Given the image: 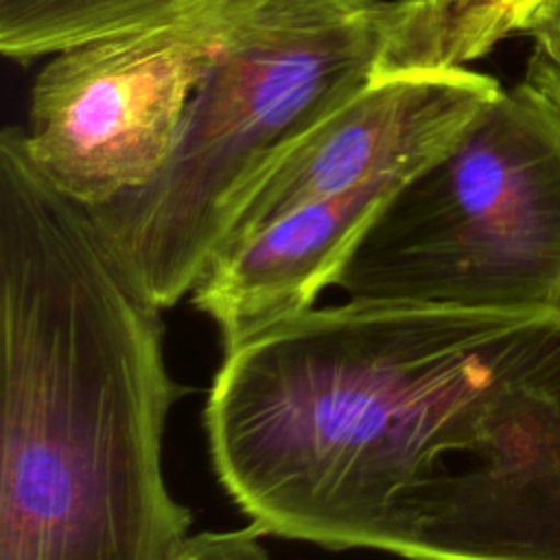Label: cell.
Segmentation results:
<instances>
[{
  "instance_id": "6da1fadb",
  "label": "cell",
  "mask_w": 560,
  "mask_h": 560,
  "mask_svg": "<svg viewBox=\"0 0 560 560\" xmlns=\"http://www.w3.org/2000/svg\"><path fill=\"white\" fill-rule=\"evenodd\" d=\"M160 308L92 217L0 136V560H177Z\"/></svg>"
},
{
  "instance_id": "7a4b0ae2",
  "label": "cell",
  "mask_w": 560,
  "mask_h": 560,
  "mask_svg": "<svg viewBox=\"0 0 560 560\" xmlns=\"http://www.w3.org/2000/svg\"><path fill=\"white\" fill-rule=\"evenodd\" d=\"M518 313L348 298L223 352L203 407L219 483L265 536L398 556Z\"/></svg>"
},
{
  "instance_id": "3957f363",
  "label": "cell",
  "mask_w": 560,
  "mask_h": 560,
  "mask_svg": "<svg viewBox=\"0 0 560 560\" xmlns=\"http://www.w3.org/2000/svg\"><path fill=\"white\" fill-rule=\"evenodd\" d=\"M389 0H381L230 44L192 94L160 175L105 206H83L151 304L164 311L190 295L254 175L383 66Z\"/></svg>"
},
{
  "instance_id": "277c9868",
  "label": "cell",
  "mask_w": 560,
  "mask_h": 560,
  "mask_svg": "<svg viewBox=\"0 0 560 560\" xmlns=\"http://www.w3.org/2000/svg\"><path fill=\"white\" fill-rule=\"evenodd\" d=\"M330 287L348 298L560 313V109L527 81L387 201Z\"/></svg>"
},
{
  "instance_id": "5b68a950",
  "label": "cell",
  "mask_w": 560,
  "mask_h": 560,
  "mask_svg": "<svg viewBox=\"0 0 560 560\" xmlns=\"http://www.w3.org/2000/svg\"><path fill=\"white\" fill-rule=\"evenodd\" d=\"M372 0H232L182 24L90 39L46 59L28 92L24 147L85 208L153 182L188 103L223 50L280 22L363 11Z\"/></svg>"
},
{
  "instance_id": "8992f818",
  "label": "cell",
  "mask_w": 560,
  "mask_h": 560,
  "mask_svg": "<svg viewBox=\"0 0 560 560\" xmlns=\"http://www.w3.org/2000/svg\"><path fill=\"white\" fill-rule=\"evenodd\" d=\"M501 92L497 79L466 66H381L254 175L217 252L304 203L381 177H413L444 155Z\"/></svg>"
},
{
  "instance_id": "52a82bcc",
  "label": "cell",
  "mask_w": 560,
  "mask_h": 560,
  "mask_svg": "<svg viewBox=\"0 0 560 560\" xmlns=\"http://www.w3.org/2000/svg\"><path fill=\"white\" fill-rule=\"evenodd\" d=\"M232 0H0V52L18 63L151 26L182 24Z\"/></svg>"
},
{
  "instance_id": "ba28073f",
  "label": "cell",
  "mask_w": 560,
  "mask_h": 560,
  "mask_svg": "<svg viewBox=\"0 0 560 560\" xmlns=\"http://www.w3.org/2000/svg\"><path fill=\"white\" fill-rule=\"evenodd\" d=\"M503 35L486 0H389L385 68H464Z\"/></svg>"
},
{
  "instance_id": "9c48e42d",
  "label": "cell",
  "mask_w": 560,
  "mask_h": 560,
  "mask_svg": "<svg viewBox=\"0 0 560 560\" xmlns=\"http://www.w3.org/2000/svg\"><path fill=\"white\" fill-rule=\"evenodd\" d=\"M262 538L254 525L190 534L177 560H271Z\"/></svg>"
},
{
  "instance_id": "30bf717a",
  "label": "cell",
  "mask_w": 560,
  "mask_h": 560,
  "mask_svg": "<svg viewBox=\"0 0 560 560\" xmlns=\"http://www.w3.org/2000/svg\"><path fill=\"white\" fill-rule=\"evenodd\" d=\"M518 33L532 37L536 52L560 59V0H536L523 15Z\"/></svg>"
},
{
  "instance_id": "8fae6325",
  "label": "cell",
  "mask_w": 560,
  "mask_h": 560,
  "mask_svg": "<svg viewBox=\"0 0 560 560\" xmlns=\"http://www.w3.org/2000/svg\"><path fill=\"white\" fill-rule=\"evenodd\" d=\"M525 81L542 92L560 109V59H551L534 50L527 63Z\"/></svg>"
},
{
  "instance_id": "7c38bea8",
  "label": "cell",
  "mask_w": 560,
  "mask_h": 560,
  "mask_svg": "<svg viewBox=\"0 0 560 560\" xmlns=\"http://www.w3.org/2000/svg\"><path fill=\"white\" fill-rule=\"evenodd\" d=\"M534 2L536 0H486V11L499 33L508 37L510 33H518V24Z\"/></svg>"
}]
</instances>
